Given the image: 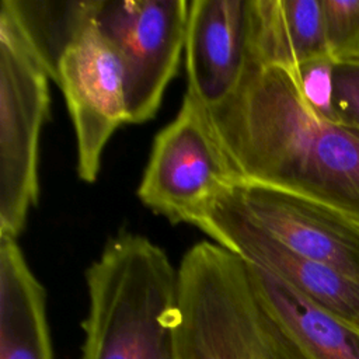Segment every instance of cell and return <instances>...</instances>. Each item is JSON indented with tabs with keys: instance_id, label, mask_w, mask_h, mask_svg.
I'll return each instance as SVG.
<instances>
[{
	"instance_id": "9c48e42d",
	"label": "cell",
	"mask_w": 359,
	"mask_h": 359,
	"mask_svg": "<svg viewBox=\"0 0 359 359\" xmlns=\"http://www.w3.org/2000/svg\"><path fill=\"white\" fill-rule=\"evenodd\" d=\"M213 243L259 265L359 334V282L303 258L252 224L220 194L196 223Z\"/></svg>"
},
{
	"instance_id": "52a82bcc",
	"label": "cell",
	"mask_w": 359,
	"mask_h": 359,
	"mask_svg": "<svg viewBox=\"0 0 359 359\" xmlns=\"http://www.w3.org/2000/svg\"><path fill=\"white\" fill-rule=\"evenodd\" d=\"M56 84L74 130L77 175L93 184L109 139L128 123L122 63L94 20L62 55Z\"/></svg>"
},
{
	"instance_id": "30bf717a",
	"label": "cell",
	"mask_w": 359,
	"mask_h": 359,
	"mask_svg": "<svg viewBox=\"0 0 359 359\" xmlns=\"http://www.w3.org/2000/svg\"><path fill=\"white\" fill-rule=\"evenodd\" d=\"M184 56L189 100L210 109L230 98L252 63L251 0H192Z\"/></svg>"
},
{
	"instance_id": "9a60e30c",
	"label": "cell",
	"mask_w": 359,
	"mask_h": 359,
	"mask_svg": "<svg viewBox=\"0 0 359 359\" xmlns=\"http://www.w3.org/2000/svg\"><path fill=\"white\" fill-rule=\"evenodd\" d=\"M321 4L332 60L359 59V0H321Z\"/></svg>"
},
{
	"instance_id": "ba28073f",
	"label": "cell",
	"mask_w": 359,
	"mask_h": 359,
	"mask_svg": "<svg viewBox=\"0 0 359 359\" xmlns=\"http://www.w3.org/2000/svg\"><path fill=\"white\" fill-rule=\"evenodd\" d=\"M252 224L293 252L359 282V222L316 201L236 181L222 192Z\"/></svg>"
},
{
	"instance_id": "e0dca14e",
	"label": "cell",
	"mask_w": 359,
	"mask_h": 359,
	"mask_svg": "<svg viewBox=\"0 0 359 359\" xmlns=\"http://www.w3.org/2000/svg\"><path fill=\"white\" fill-rule=\"evenodd\" d=\"M332 105L338 122L359 128V59L334 63Z\"/></svg>"
},
{
	"instance_id": "3957f363",
	"label": "cell",
	"mask_w": 359,
	"mask_h": 359,
	"mask_svg": "<svg viewBox=\"0 0 359 359\" xmlns=\"http://www.w3.org/2000/svg\"><path fill=\"white\" fill-rule=\"evenodd\" d=\"M180 359H306L261 300L247 262L213 241L178 266Z\"/></svg>"
},
{
	"instance_id": "7a4b0ae2",
	"label": "cell",
	"mask_w": 359,
	"mask_h": 359,
	"mask_svg": "<svg viewBox=\"0 0 359 359\" xmlns=\"http://www.w3.org/2000/svg\"><path fill=\"white\" fill-rule=\"evenodd\" d=\"M80 359H180L178 268L146 236L122 230L86 269Z\"/></svg>"
},
{
	"instance_id": "5bb4252c",
	"label": "cell",
	"mask_w": 359,
	"mask_h": 359,
	"mask_svg": "<svg viewBox=\"0 0 359 359\" xmlns=\"http://www.w3.org/2000/svg\"><path fill=\"white\" fill-rule=\"evenodd\" d=\"M0 4L11 13L28 45L56 83L60 57L94 20L97 0H1Z\"/></svg>"
},
{
	"instance_id": "7c38bea8",
	"label": "cell",
	"mask_w": 359,
	"mask_h": 359,
	"mask_svg": "<svg viewBox=\"0 0 359 359\" xmlns=\"http://www.w3.org/2000/svg\"><path fill=\"white\" fill-rule=\"evenodd\" d=\"M251 56L290 72L331 57L321 0H251Z\"/></svg>"
},
{
	"instance_id": "4fadbf2b",
	"label": "cell",
	"mask_w": 359,
	"mask_h": 359,
	"mask_svg": "<svg viewBox=\"0 0 359 359\" xmlns=\"http://www.w3.org/2000/svg\"><path fill=\"white\" fill-rule=\"evenodd\" d=\"M245 262L261 300L306 359H359V334L282 278Z\"/></svg>"
},
{
	"instance_id": "277c9868",
	"label": "cell",
	"mask_w": 359,
	"mask_h": 359,
	"mask_svg": "<svg viewBox=\"0 0 359 359\" xmlns=\"http://www.w3.org/2000/svg\"><path fill=\"white\" fill-rule=\"evenodd\" d=\"M49 74L0 4V236L17 238L39 199V139Z\"/></svg>"
},
{
	"instance_id": "2e32d148",
	"label": "cell",
	"mask_w": 359,
	"mask_h": 359,
	"mask_svg": "<svg viewBox=\"0 0 359 359\" xmlns=\"http://www.w3.org/2000/svg\"><path fill=\"white\" fill-rule=\"evenodd\" d=\"M334 63L331 57L310 60L300 65L293 74L309 107L318 115L337 121L332 105Z\"/></svg>"
},
{
	"instance_id": "5b68a950",
	"label": "cell",
	"mask_w": 359,
	"mask_h": 359,
	"mask_svg": "<svg viewBox=\"0 0 359 359\" xmlns=\"http://www.w3.org/2000/svg\"><path fill=\"white\" fill-rule=\"evenodd\" d=\"M188 0H97L94 24L123 69L128 123L150 121L185 50Z\"/></svg>"
},
{
	"instance_id": "8fae6325",
	"label": "cell",
	"mask_w": 359,
	"mask_h": 359,
	"mask_svg": "<svg viewBox=\"0 0 359 359\" xmlns=\"http://www.w3.org/2000/svg\"><path fill=\"white\" fill-rule=\"evenodd\" d=\"M0 359H53L45 287L10 236H0Z\"/></svg>"
},
{
	"instance_id": "6da1fadb",
	"label": "cell",
	"mask_w": 359,
	"mask_h": 359,
	"mask_svg": "<svg viewBox=\"0 0 359 359\" xmlns=\"http://www.w3.org/2000/svg\"><path fill=\"white\" fill-rule=\"evenodd\" d=\"M199 109L236 181L294 194L359 222V128L313 111L293 72L251 63L230 98Z\"/></svg>"
},
{
	"instance_id": "8992f818",
	"label": "cell",
	"mask_w": 359,
	"mask_h": 359,
	"mask_svg": "<svg viewBox=\"0 0 359 359\" xmlns=\"http://www.w3.org/2000/svg\"><path fill=\"white\" fill-rule=\"evenodd\" d=\"M236 178L212 137L199 107L184 95L175 118L154 137L137 198L172 224L196 226Z\"/></svg>"
}]
</instances>
